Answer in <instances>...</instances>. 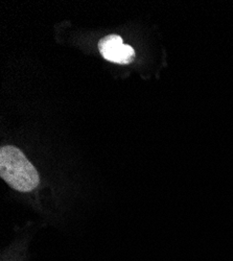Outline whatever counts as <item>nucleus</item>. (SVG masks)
I'll return each instance as SVG.
<instances>
[{
	"instance_id": "1",
	"label": "nucleus",
	"mask_w": 233,
	"mask_h": 261,
	"mask_svg": "<svg viewBox=\"0 0 233 261\" xmlns=\"http://www.w3.org/2000/svg\"><path fill=\"white\" fill-rule=\"evenodd\" d=\"M0 176L15 190L29 192L40 183L34 165L19 148L7 145L0 149Z\"/></svg>"
},
{
	"instance_id": "2",
	"label": "nucleus",
	"mask_w": 233,
	"mask_h": 261,
	"mask_svg": "<svg viewBox=\"0 0 233 261\" xmlns=\"http://www.w3.org/2000/svg\"><path fill=\"white\" fill-rule=\"evenodd\" d=\"M98 49L106 60L117 64H130L135 59L133 47L123 44L121 37L117 35L102 38L98 42Z\"/></svg>"
}]
</instances>
